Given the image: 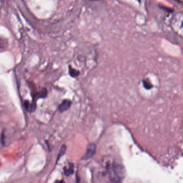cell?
Masks as SVG:
<instances>
[{
  "label": "cell",
  "instance_id": "3957f363",
  "mask_svg": "<svg viewBox=\"0 0 183 183\" xmlns=\"http://www.w3.org/2000/svg\"><path fill=\"white\" fill-rule=\"evenodd\" d=\"M71 101L69 99H65L62 103L59 105L58 110L60 112H63L67 110L70 109L71 105Z\"/></svg>",
  "mask_w": 183,
  "mask_h": 183
},
{
  "label": "cell",
  "instance_id": "52a82bcc",
  "mask_svg": "<svg viewBox=\"0 0 183 183\" xmlns=\"http://www.w3.org/2000/svg\"><path fill=\"white\" fill-rule=\"evenodd\" d=\"M143 84H144V88L146 89H150L152 88V85L151 84V83L146 80H143Z\"/></svg>",
  "mask_w": 183,
  "mask_h": 183
},
{
  "label": "cell",
  "instance_id": "277c9868",
  "mask_svg": "<svg viewBox=\"0 0 183 183\" xmlns=\"http://www.w3.org/2000/svg\"><path fill=\"white\" fill-rule=\"evenodd\" d=\"M24 106L27 111L33 112H34L36 109V105L35 103H30L28 101H25L24 103Z\"/></svg>",
  "mask_w": 183,
  "mask_h": 183
},
{
  "label": "cell",
  "instance_id": "5b68a950",
  "mask_svg": "<svg viewBox=\"0 0 183 183\" xmlns=\"http://www.w3.org/2000/svg\"><path fill=\"white\" fill-rule=\"evenodd\" d=\"M69 74L71 77L76 78L80 74V73L79 70L75 69L70 66H69Z\"/></svg>",
  "mask_w": 183,
  "mask_h": 183
},
{
  "label": "cell",
  "instance_id": "8992f818",
  "mask_svg": "<svg viewBox=\"0 0 183 183\" xmlns=\"http://www.w3.org/2000/svg\"><path fill=\"white\" fill-rule=\"evenodd\" d=\"M64 171H65V173L66 175L69 176L70 175H71L73 173V172H74V170H73V165L70 164L69 168H67L66 167H65L64 168Z\"/></svg>",
  "mask_w": 183,
  "mask_h": 183
},
{
  "label": "cell",
  "instance_id": "ba28073f",
  "mask_svg": "<svg viewBox=\"0 0 183 183\" xmlns=\"http://www.w3.org/2000/svg\"><path fill=\"white\" fill-rule=\"evenodd\" d=\"M66 147L65 146H63L61 147V148L60 149V150L59 152L58 156V159H57V161H58V160H59V159L61 157V156L63 155L66 152Z\"/></svg>",
  "mask_w": 183,
  "mask_h": 183
},
{
  "label": "cell",
  "instance_id": "9c48e42d",
  "mask_svg": "<svg viewBox=\"0 0 183 183\" xmlns=\"http://www.w3.org/2000/svg\"><path fill=\"white\" fill-rule=\"evenodd\" d=\"M55 183H65V182L63 180H56Z\"/></svg>",
  "mask_w": 183,
  "mask_h": 183
},
{
  "label": "cell",
  "instance_id": "6da1fadb",
  "mask_svg": "<svg viewBox=\"0 0 183 183\" xmlns=\"http://www.w3.org/2000/svg\"><path fill=\"white\" fill-rule=\"evenodd\" d=\"M110 179L112 183H120L124 178L125 170L119 164L114 163L108 167Z\"/></svg>",
  "mask_w": 183,
  "mask_h": 183
},
{
  "label": "cell",
  "instance_id": "7a4b0ae2",
  "mask_svg": "<svg viewBox=\"0 0 183 183\" xmlns=\"http://www.w3.org/2000/svg\"><path fill=\"white\" fill-rule=\"evenodd\" d=\"M96 152V146L95 144H90L87 149H86V154L83 157V159L85 160H88L89 159H90L91 158H92L95 153Z\"/></svg>",
  "mask_w": 183,
  "mask_h": 183
}]
</instances>
